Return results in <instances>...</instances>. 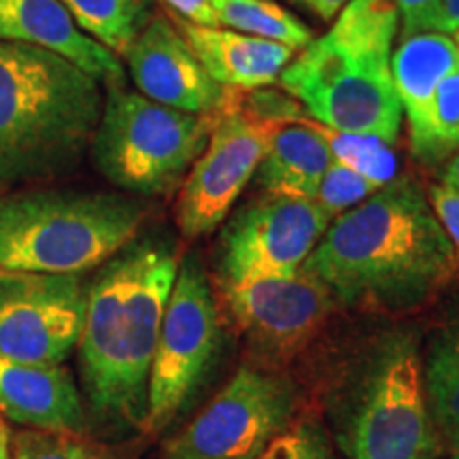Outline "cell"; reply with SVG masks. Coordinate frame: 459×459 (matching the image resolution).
Returning <instances> with one entry per match:
<instances>
[{"label": "cell", "mask_w": 459, "mask_h": 459, "mask_svg": "<svg viewBox=\"0 0 459 459\" xmlns=\"http://www.w3.org/2000/svg\"><path fill=\"white\" fill-rule=\"evenodd\" d=\"M304 268L344 307L398 313L438 294L457 255L426 192L411 177H395L338 215Z\"/></svg>", "instance_id": "cell-1"}, {"label": "cell", "mask_w": 459, "mask_h": 459, "mask_svg": "<svg viewBox=\"0 0 459 459\" xmlns=\"http://www.w3.org/2000/svg\"><path fill=\"white\" fill-rule=\"evenodd\" d=\"M179 255L172 240H132L102 264L85 291L79 370L94 417L117 429H143L153 353Z\"/></svg>", "instance_id": "cell-2"}, {"label": "cell", "mask_w": 459, "mask_h": 459, "mask_svg": "<svg viewBox=\"0 0 459 459\" xmlns=\"http://www.w3.org/2000/svg\"><path fill=\"white\" fill-rule=\"evenodd\" d=\"M398 30L394 0H351L279 82L325 128L395 145L404 117L392 74Z\"/></svg>", "instance_id": "cell-3"}, {"label": "cell", "mask_w": 459, "mask_h": 459, "mask_svg": "<svg viewBox=\"0 0 459 459\" xmlns=\"http://www.w3.org/2000/svg\"><path fill=\"white\" fill-rule=\"evenodd\" d=\"M102 83L54 51L0 41V189L65 175L90 152Z\"/></svg>", "instance_id": "cell-4"}, {"label": "cell", "mask_w": 459, "mask_h": 459, "mask_svg": "<svg viewBox=\"0 0 459 459\" xmlns=\"http://www.w3.org/2000/svg\"><path fill=\"white\" fill-rule=\"evenodd\" d=\"M145 206L124 194L26 189L0 196V268L82 274L136 238Z\"/></svg>", "instance_id": "cell-5"}, {"label": "cell", "mask_w": 459, "mask_h": 459, "mask_svg": "<svg viewBox=\"0 0 459 459\" xmlns=\"http://www.w3.org/2000/svg\"><path fill=\"white\" fill-rule=\"evenodd\" d=\"M215 115L170 108L107 85L90 152L107 181L136 196H169L209 145Z\"/></svg>", "instance_id": "cell-6"}, {"label": "cell", "mask_w": 459, "mask_h": 459, "mask_svg": "<svg viewBox=\"0 0 459 459\" xmlns=\"http://www.w3.org/2000/svg\"><path fill=\"white\" fill-rule=\"evenodd\" d=\"M349 459H434L423 358L411 332L387 336L361 378L347 426Z\"/></svg>", "instance_id": "cell-7"}, {"label": "cell", "mask_w": 459, "mask_h": 459, "mask_svg": "<svg viewBox=\"0 0 459 459\" xmlns=\"http://www.w3.org/2000/svg\"><path fill=\"white\" fill-rule=\"evenodd\" d=\"M221 344V317L213 285L194 255L179 262L149 370L143 432H162L181 415L213 368Z\"/></svg>", "instance_id": "cell-8"}, {"label": "cell", "mask_w": 459, "mask_h": 459, "mask_svg": "<svg viewBox=\"0 0 459 459\" xmlns=\"http://www.w3.org/2000/svg\"><path fill=\"white\" fill-rule=\"evenodd\" d=\"M294 412L296 392L287 378L240 366L206 409L166 440L162 459H255Z\"/></svg>", "instance_id": "cell-9"}, {"label": "cell", "mask_w": 459, "mask_h": 459, "mask_svg": "<svg viewBox=\"0 0 459 459\" xmlns=\"http://www.w3.org/2000/svg\"><path fill=\"white\" fill-rule=\"evenodd\" d=\"M334 221L315 200L266 196L230 217L217 247V285L291 274Z\"/></svg>", "instance_id": "cell-10"}, {"label": "cell", "mask_w": 459, "mask_h": 459, "mask_svg": "<svg viewBox=\"0 0 459 459\" xmlns=\"http://www.w3.org/2000/svg\"><path fill=\"white\" fill-rule=\"evenodd\" d=\"M85 291L79 274L0 268V353L24 364H62L82 336Z\"/></svg>", "instance_id": "cell-11"}, {"label": "cell", "mask_w": 459, "mask_h": 459, "mask_svg": "<svg viewBox=\"0 0 459 459\" xmlns=\"http://www.w3.org/2000/svg\"><path fill=\"white\" fill-rule=\"evenodd\" d=\"M274 128L230 102L215 115L209 145L183 179L177 198V226L183 237L198 238L221 226L260 169Z\"/></svg>", "instance_id": "cell-12"}, {"label": "cell", "mask_w": 459, "mask_h": 459, "mask_svg": "<svg viewBox=\"0 0 459 459\" xmlns=\"http://www.w3.org/2000/svg\"><path fill=\"white\" fill-rule=\"evenodd\" d=\"M234 324L257 353L290 359L311 342L334 308V296L307 268L279 277L217 285Z\"/></svg>", "instance_id": "cell-13"}, {"label": "cell", "mask_w": 459, "mask_h": 459, "mask_svg": "<svg viewBox=\"0 0 459 459\" xmlns=\"http://www.w3.org/2000/svg\"><path fill=\"white\" fill-rule=\"evenodd\" d=\"M126 66L139 94L194 115H217L232 94L213 82L169 17L153 15L126 49Z\"/></svg>", "instance_id": "cell-14"}, {"label": "cell", "mask_w": 459, "mask_h": 459, "mask_svg": "<svg viewBox=\"0 0 459 459\" xmlns=\"http://www.w3.org/2000/svg\"><path fill=\"white\" fill-rule=\"evenodd\" d=\"M0 41L49 49L100 83H124L119 57L74 24L60 0H0Z\"/></svg>", "instance_id": "cell-15"}, {"label": "cell", "mask_w": 459, "mask_h": 459, "mask_svg": "<svg viewBox=\"0 0 459 459\" xmlns=\"http://www.w3.org/2000/svg\"><path fill=\"white\" fill-rule=\"evenodd\" d=\"M0 415L26 428L83 432V402L65 366L15 361L0 353Z\"/></svg>", "instance_id": "cell-16"}, {"label": "cell", "mask_w": 459, "mask_h": 459, "mask_svg": "<svg viewBox=\"0 0 459 459\" xmlns=\"http://www.w3.org/2000/svg\"><path fill=\"white\" fill-rule=\"evenodd\" d=\"M175 26L204 71L228 90L254 91L268 88L277 82L296 54V49L287 45L243 32L198 26L183 17H175Z\"/></svg>", "instance_id": "cell-17"}, {"label": "cell", "mask_w": 459, "mask_h": 459, "mask_svg": "<svg viewBox=\"0 0 459 459\" xmlns=\"http://www.w3.org/2000/svg\"><path fill=\"white\" fill-rule=\"evenodd\" d=\"M455 68H459L455 41L440 32L409 34L392 56L395 94L409 122L411 152L419 162H423L428 149L436 90Z\"/></svg>", "instance_id": "cell-18"}, {"label": "cell", "mask_w": 459, "mask_h": 459, "mask_svg": "<svg viewBox=\"0 0 459 459\" xmlns=\"http://www.w3.org/2000/svg\"><path fill=\"white\" fill-rule=\"evenodd\" d=\"M332 162V152L313 122L290 119L271 132L257 183L266 194L315 200Z\"/></svg>", "instance_id": "cell-19"}, {"label": "cell", "mask_w": 459, "mask_h": 459, "mask_svg": "<svg viewBox=\"0 0 459 459\" xmlns=\"http://www.w3.org/2000/svg\"><path fill=\"white\" fill-rule=\"evenodd\" d=\"M74 24L115 56L126 54L153 17V0H60Z\"/></svg>", "instance_id": "cell-20"}, {"label": "cell", "mask_w": 459, "mask_h": 459, "mask_svg": "<svg viewBox=\"0 0 459 459\" xmlns=\"http://www.w3.org/2000/svg\"><path fill=\"white\" fill-rule=\"evenodd\" d=\"M423 385L434 426L453 434L459 429V317L429 342L423 358Z\"/></svg>", "instance_id": "cell-21"}, {"label": "cell", "mask_w": 459, "mask_h": 459, "mask_svg": "<svg viewBox=\"0 0 459 459\" xmlns=\"http://www.w3.org/2000/svg\"><path fill=\"white\" fill-rule=\"evenodd\" d=\"M211 7L220 26L228 30L266 39L296 51L313 41L311 28L271 0H211Z\"/></svg>", "instance_id": "cell-22"}, {"label": "cell", "mask_w": 459, "mask_h": 459, "mask_svg": "<svg viewBox=\"0 0 459 459\" xmlns=\"http://www.w3.org/2000/svg\"><path fill=\"white\" fill-rule=\"evenodd\" d=\"M313 124L325 143H328L332 160L358 170L359 175H364L366 179L375 183L378 189L398 177V160H395V153L392 152V145L372 139V136L344 134V132L330 130L317 122Z\"/></svg>", "instance_id": "cell-23"}, {"label": "cell", "mask_w": 459, "mask_h": 459, "mask_svg": "<svg viewBox=\"0 0 459 459\" xmlns=\"http://www.w3.org/2000/svg\"><path fill=\"white\" fill-rule=\"evenodd\" d=\"M11 459H119L102 443L77 429H20Z\"/></svg>", "instance_id": "cell-24"}, {"label": "cell", "mask_w": 459, "mask_h": 459, "mask_svg": "<svg viewBox=\"0 0 459 459\" xmlns=\"http://www.w3.org/2000/svg\"><path fill=\"white\" fill-rule=\"evenodd\" d=\"M459 152V68L446 74L436 90L423 164H440Z\"/></svg>", "instance_id": "cell-25"}, {"label": "cell", "mask_w": 459, "mask_h": 459, "mask_svg": "<svg viewBox=\"0 0 459 459\" xmlns=\"http://www.w3.org/2000/svg\"><path fill=\"white\" fill-rule=\"evenodd\" d=\"M377 189L378 187L375 183L366 179L364 175H359L358 170L332 160L324 179L319 183L315 203H317L332 220H336L338 215L347 213V211H351L358 204L364 203L366 198H370Z\"/></svg>", "instance_id": "cell-26"}, {"label": "cell", "mask_w": 459, "mask_h": 459, "mask_svg": "<svg viewBox=\"0 0 459 459\" xmlns=\"http://www.w3.org/2000/svg\"><path fill=\"white\" fill-rule=\"evenodd\" d=\"M255 459H334L325 434L315 423L283 429Z\"/></svg>", "instance_id": "cell-27"}, {"label": "cell", "mask_w": 459, "mask_h": 459, "mask_svg": "<svg viewBox=\"0 0 459 459\" xmlns=\"http://www.w3.org/2000/svg\"><path fill=\"white\" fill-rule=\"evenodd\" d=\"M429 204H432L436 217L443 223L446 237H449L453 251L459 260V192L445 183H438L429 189Z\"/></svg>", "instance_id": "cell-28"}, {"label": "cell", "mask_w": 459, "mask_h": 459, "mask_svg": "<svg viewBox=\"0 0 459 459\" xmlns=\"http://www.w3.org/2000/svg\"><path fill=\"white\" fill-rule=\"evenodd\" d=\"M459 30V0H434L432 7L423 13L417 32L455 34Z\"/></svg>", "instance_id": "cell-29"}, {"label": "cell", "mask_w": 459, "mask_h": 459, "mask_svg": "<svg viewBox=\"0 0 459 459\" xmlns=\"http://www.w3.org/2000/svg\"><path fill=\"white\" fill-rule=\"evenodd\" d=\"M164 3L192 24L220 28V20H217L215 9L211 7V0H164Z\"/></svg>", "instance_id": "cell-30"}, {"label": "cell", "mask_w": 459, "mask_h": 459, "mask_svg": "<svg viewBox=\"0 0 459 459\" xmlns=\"http://www.w3.org/2000/svg\"><path fill=\"white\" fill-rule=\"evenodd\" d=\"M395 7L400 11V30L402 37L417 32L419 22L426 11L432 7L434 0H394Z\"/></svg>", "instance_id": "cell-31"}, {"label": "cell", "mask_w": 459, "mask_h": 459, "mask_svg": "<svg viewBox=\"0 0 459 459\" xmlns=\"http://www.w3.org/2000/svg\"><path fill=\"white\" fill-rule=\"evenodd\" d=\"M296 3H300L307 9H311L315 15L321 17V20L330 22L334 20V17L341 13L351 0H296Z\"/></svg>", "instance_id": "cell-32"}, {"label": "cell", "mask_w": 459, "mask_h": 459, "mask_svg": "<svg viewBox=\"0 0 459 459\" xmlns=\"http://www.w3.org/2000/svg\"><path fill=\"white\" fill-rule=\"evenodd\" d=\"M440 179H443L440 183H445V186H449L459 192V152L449 160V164L445 166Z\"/></svg>", "instance_id": "cell-33"}, {"label": "cell", "mask_w": 459, "mask_h": 459, "mask_svg": "<svg viewBox=\"0 0 459 459\" xmlns=\"http://www.w3.org/2000/svg\"><path fill=\"white\" fill-rule=\"evenodd\" d=\"M0 459H11V451H9V434H7V428L3 429V434H0Z\"/></svg>", "instance_id": "cell-34"}, {"label": "cell", "mask_w": 459, "mask_h": 459, "mask_svg": "<svg viewBox=\"0 0 459 459\" xmlns=\"http://www.w3.org/2000/svg\"><path fill=\"white\" fill-rule=\"evenodd\" d=\"M449 438H451V459H459V429L449 434Z\"/></svg>", "instance_id": "cell-35"}, {"label": "cell", "mask_w": 459, "mask_h": 459, "mask_svg": "<svg viewBox=\"0 0 459 459\" xmlns=\"http://www.w3.org/2000/svg\"><path fill=\"white\" fill-rule=\"evenodd\" d=\"M453 41H455V49H457V62H459V30L455 32V39H453Z\"/></svg>", "instance_id": "cell-36"}, {"label": "cell", "mask_w": 459, "mask_h": 459, "mask_svg": "<svg viewBox=\"0 0 459 459\" xmlns=\"http://www.w3.org/2000/svg\"><path fill=\"white\" fill-rule=\"evenodd\" d=\"M3 429H4V426H3V423H0V434H3Z\"/></svg>", "instance_id": "cell-37"}]
</instances>
